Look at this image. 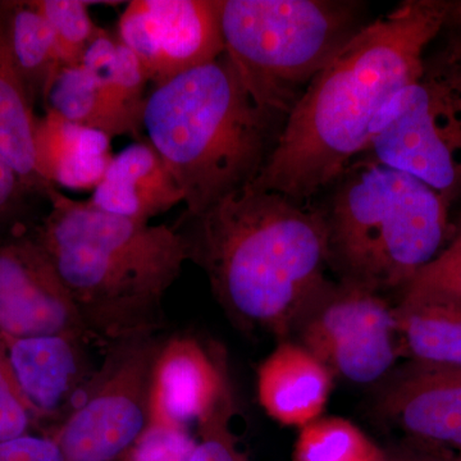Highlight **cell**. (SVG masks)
Returning <instances> with one entry per match:
<instances>
[{"mask_svg": "<svg viewBox=\"0 0 461 461\" xmlns=\"http://www.w3.org/2000/svg\"><path fill=\"white\" fill-rule=\"evenodd\" d=\"M227 56L251 98L286 120L323 67L364 26L348 0H218Z\"/></svg>", "mask_w": 461, "mask_h": 461, "instance_id": "6", "label": "cell"}, {"mask_svg": "<svg viewBox=\"0 0 461 461\" xmlns=\"http://www.w3.org/2000/svg\"><path fill=\"white\" fill-rule=\"evenodd\" d=\"M84 335H50L0 342L36 420H65L81 399L98 366L91 363Z\"/></svg>", "mask_w": 461, "mask_h": 461, "instance_id": "12", "label": "cell"}, {"mask_svg": "<svg viewBox=\"0 0 461 461\" xmlns=\"http://www.w3.org/2000/svg\"><path fill=\"white\" fill-rule=\"evenodd\" d=\"M29 195L25 182L0 151V226L21 213Z\"/></svg>", "mask_w": 461, "mask_h": 461, "instance_id": "30", "label": "cell"}, {"mask_svg": "<svg viewBox=\"0 0 461 461\" xmlns=\"http://www.w3.org/2000/svg\"><path fill=\"white\" fill-rule=\"evenodd\" d=\"M90 202L108 213L149 222L184 203L177 182L148 140L113 156Z\"/></svg>", "mask_w": 461, "mask_h": 461, "instance_id": "16", "label": "cell"}, {"mask_svg": "<svg viewBox=\"0 0 461 461\" xmlns=\"http://www.w3.org/2000/svg\"><path fill=\"white\" fill-rule=\"evenodd\" d=\"M191 336L163 341L154 363L149 423L184 427L199 421L229 386L226 363Z\"/></svg>", "mask_w": 461, "mask_h": 461, "instance_id": "14", "label": "cell"}, {"mask_svg": "<svg viewBox=\"0 0 461 461\" xmlns=\"http://www.w3.org/2000/svg\"><path fill=\"white\" fill-rule=\"evenodd\" d=\"M451 36L384 109L366 149L450 203L461 193V29Z\"/></svg>", "mask_w": 461, "mask_h": 461, "instance_id": "7", "label": "cell"}, {"mask_svg": "<svg viewBox=\"0 0 461 461\" xmlns=\"http://www.w3.org/2000/svg\"><path fill=\"white\" fill-rule=\"evenodd\" d=\"M0 461H66L50 437L26 435L0 442Z\"/></svg>", "mask_w": 461, "mask_h": 461, "instance_id": "29", "label": "cell"}, {"mask_svg": "<svg viewBox=\"0 0 461 461\" xmlns=\"http://www.w3.org/2000/svg\"><path fill=\"white\" fill-rule=\"evenodd\" d=\"M451 461H461V453L457 455V456H453V459Z\"/></svg>", "mask_w": 461, "mask_h": 461, "instance_id": "33", "label": "cell"}, {"mask_svg": "<svg viewBox=\"0 0 461 461\" xmlns=\"http://www.w3.org/2000/svg\"><path fill=\"white\" fill-rule=\"evenodd\" d=\"M293 333L333 377L351 384H375L400 359L395 305L381 293L351 282H330L305 309Z\"/></svg>", "mask_w": 461, "mask_h": 461, "instance_id": "9", "label": "cell"}, {"mask_svg": "<svg viewBox=\"0 0 461 461\" xmlns=\"http://www.w3.org/2000/svg\"><path fill=\"white\" fill-rule=\"evenodd\" d=\"M163 341L139 335L105 346L104 359L50 436L66 461H113L147 429L154 363Z\"/></svg>", "mask_w": 461, "mask_h": 461, "instance_id": "8", "label": "cell"}, {"mask_svg": "<svg viewBox=\"0 0 461 461\" xmlns=\"http://www.w3.org/2000/svg\"><path fill=\"white\" fill-rule=\"evenodd\" d=\"M9 45L33 105L45 104L60 69L56 36L33 0L5 2Z\"/></svg>", "mask_w": 461, "mask_h": 461, "instance_id": "21", "label": "cell"}, {"mask_svg": "<svg viewBox=\"0 0 461 461\" xmlns=\"http://www.w3.org/2000/svg\"><path fill=\"white\" fill-rule=\"evenodd\" d=\"M451 2L406 0L366 23L315 76L251 185L306 203L366 153L384 109L414 83Z\"/></svg>", "mask_w": 461, "mask_h": 461, "instance_id": "1", "label": "cell"}, {"mask_svg": "<svg viewBox=\"0 0 461 461\" xmlns=\"http://www.w3.org/2000/svg\"><path fill=\"white\" fill-rule=\"evenodd\" d=\"M456 26L461 29V0L460 2H451L450 14H448L447 25Z\"/></svg>", "mask_w": 461, "mask_h": 461, "instance_id": "32", "label": "cell"}, {"mask_svg": "<svg viewBox=\"0 0 461 461\" xmlns=\"http://www.w3.org/2000/svg\"><path fill=\"white\" fill-rule=\"evenodd\" d=\"M39 118L9 45L5 2H0V151L32 194L47 198L53 189L39 168L36 129Z\"/></svg>", "mask_w": 461, "mask_h": 461, "instance_id": "19", "label": "cell"}, {"mask_svg": "<svg viewBox=\"0 0 461 461\" xmlns=\"http://www.w3.org/2000/svg\"><path fill=\"white\" fill-rule=\"evenodd\" d=\"M198 439L184 427L148 423L147 429L120 457L122 461H189Z\"/></svg>", "mask_w": 461, "mask_h": 461, "instance_id": "26", "label": "cell"}, {"mask_svg": "<svg viewBox=\"0 0 461 461\" xmlns=\"http://www.w3.org/2000/svg\"><path fill=\"white\" fill-rule=\"evenodd\" d=\"M295 461H382L384 450L350 420L321 417L300 429Z\"/></svg>", "mask_w": 461, "mask_h": 461, "instance_id": "23", "label": "cell"}, {"mask_svg": "<svg viewBox=\"0 0 461 461\" xmlns=\"http://www.w3.org/2000/svg\"><path fill=\"white\" fill-rule=\"evenodd\" d=\"M284 123L251 98L226 51L153 87L142 113L190 217L256 180Z\"/></svg>", "mask_w": 461, "mask_h": 461, "instance_id": "4", "label": "cell"}, {"mask_svg": "<svg viewBox=\"0 0 461 461\" xmlns=\"http://www.w3.org/2000/svg\"><path fill=\"white\" fill-rule=\"evenodd\" d=\"M50 213L32 235L56 269L91 339L109 345L163 327V303L190 249L177 227L108 213L48 193Z\"/></svg>", "mask_w": 461, "mask_h": 461, "instance_id": "3", "label": "cell"}, {"mask_svg": "<svg viewBox=\"0 0 461 461\" xmlns=\"http://www.w3.org/2000/svg\"><path fill=\"white\" fill-rule=\"evenodd\" d=\"M333 378L304 346L282 341L258 368V399L272 420L302 429L323 414Z\"/></svg>", "mask_w": 461, "mask_h": 461, "instance_id": "15", "label": "cell"}, {"mask_svg": "<svg viewBox=\"0 0 461 461\" xmlns=\"http://www.w3.org/2000/svg\"><path fill=\"white\" fill-rule=\"evenodd\" d=\"M50 335L91 339L74 300L32 233L0 239V342Z\"/></svg>", "mask_w": 461, "mask_h": 461, "instance_id": "11", "label": "cell"}, {"mask_svg": "<svg viewBox=\"0 0 461 461\" xmlns=\"http://www.w3.org/2000/svg\"><path fill=\"white\" fill-rule=\"evenodd\" d=\"M81 65L120 104L142 117L148 99L147 75L136 54L118 41L117 36L100 30Z\"/></svg>", "mask_w": 461, "mask_h": 461, "instance_id": "22", "label": "cell"}, {"mask_svg": "<svg viewBox=\"0 0 461 461\" xmlns=\"http://www.w3.org/2000/svg\"><path fill=\"white\" fill-rule=\"evenodd\" d=\"M36 420L9 366L5 346L0 344V442L29 435Z\"/></svg>", "mask_w": 461, "mask_h": 461, "instance_id": "27", "label": "cell"}, {"mask_svg": "<svg viewBox=\"0 0 461 461\" xmlns=\"http://www.w3.org/2000/svg\"><path fill=\"white\" fill-rule=\"evenodd\" d=\"M402 293H438L461 299V222L453 240Z\"/></svg>", "mask_w": 461, "mask_h": 461, "instance_id": "28", "label": "cell"}, {"mask_svg": "<svg viewBox=\"0 0 461 461\" xmlns=\"http://www.w3.org/2000/svg\"><path fill=\"white\" fill-rule=\"evenodd\" d=\"M332 185L323 209L339 280L402 290L444 250L451 203L414 176L366 157Z\"/></svg>", "mask_w": 461, "mask_h": 461, "instance_id": "5", "label": "cell"}, {"mask_svg": "<svg viewBox=\"0 0 461 461\" xmlns=\"http://www.w3.org/2000/svg\"><path fill=\"white\" fill-rule=\"evenodd\" d=\"M400 359L461 371V299L438 293H402L395 305Z\"/></svg>", "mask_w": 461, "mask_h": 461, "instance_id": "17", "label": "cell"}, {"mask_svg": "<svg viewBox=\"0 0 461 461\" xmlns=\"http://www.w3.org/2000/svg\"><path fill=\"white\" fill-rule=\"evenodd\" d=\"M377 409L411 438L461 453V371L406 363L384 379Z\"/></svg>", "mask_w": 461, "mask_h": 461, "instance_id": "13", "label": "cell"}, {"mask_svg": "<svg viewBox=\"0 0 461 461\" xmlns=\"http://www.w3.org/2000/svg\"><path fill=\"white\" fill-rule=\"evenodd\" d=\"M176 227L239 329L286 339L330 284L323 208L250 184Z\"/></svg>", "mask_w": 461, "mask_h": 461, "instance_id": "2", "label": "cell"}, {"mask_svg": "<svg viewBox=\"0 0 461 461\" xmlns=\"http://www.w3.org/2000/svg\"><path fill=\"white\" fill-rule=\"evenodd\" d=\"M115 36L139 58L153 87L226 51L218 0H132Z\"/></svg>", "mask_w": 461, "mask_h": 461, "instance_id": "10", "label": "cell"}, {"mask_svg": "<svg viewBox=\"0 0 461 461\" xmlns=\"http://www.w3.org/2000/svg\"><path fill=\"white\" fill-rule=\"evenodd\" d=\"M105 133L68 122L51 111L39 118L36 153L39 168L54 186L95 189L113 156Z\"/></svg>", "mask_w": 461, "mask_h": 461, "instance_id": "18", "label": "cell"}, {"mask_svg": "<svg viewBox=\"0 0 461 461\" xmlns=\"http://www.w3.org/2000/svg\"><path fill=\"white\" fill-rule=\"evenodd\" d=\"M68 122L115 136H139L141 115L117 102L83 65L60 69L44 104Z\"/></svg>", "mask_w": 461, "mask_h": 461, "instance_id": "20", "label": "cell"}, {"mask_svg": "<svg viewBox=\"0 0 461 461\" xmlns=\"http://www.w3.org/2000/svg\"><path fill=\"white\" fill-rule=\"evenodd\" d=\"M233 414L235 402L229 384L213 408L198 421L200 438L189 461H245L230 430Z\"/></svg>", "mask_w": 461, "mask_h": 461, "instance_id": "25", "label": "cell"}, {"mask_svg": "<svg viewBox=\"0 0 461 461\" xmlns=\"http://www.w3.org/2000/svg\"><path fill=\"white\" fill-rule=\"evenodd\" d=\"M453 456L450 450L444 447L411 438L408 444L402 446L393 454L384 451L382 461H451Z\"/></svg>", "mask_w": 461, "mask_h": 461, "instance_id": "31", "label": "cell"}, {"mask_svg": "<svg viewBox=\"0 0 461 461\" xmlns=\"http://www.w3.org/2000/svg\"><path fill=\"white\" fill-rule=\"evenodd\" d=\"M56 36L63 68L80 66L102 27L89 14L93 3L84 0H33Z\"/></svg>", "mask_w": 461, "mask_h": 461, "instance_id": "24", "label": "cell"}]
</instances>
